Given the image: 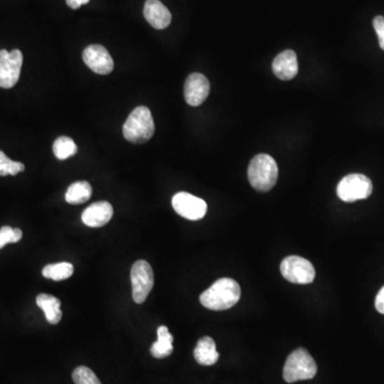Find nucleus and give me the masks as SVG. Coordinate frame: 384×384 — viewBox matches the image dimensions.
<instances>
[{
  "label": "nucleus",
  "instance_id": "20e7f679",
  "mask_svg": "<svg viewBox=\"0 0 384 384\" xmlns=\"http://www.w3.org/2000/svg\"><path fill=\"white\" fill-rule=\"evenodd\" d=\"M317 373V365L309 351L298 348L287 358L283 369V378L287 383L313 379Z\"/></svg>",
  "mask_w": 384,
  "mask_h": 384
},
{
  "label": "nucleus",
  "instance_id": "0eeeda50",
  "mask_svg": "<svg viewBox=\"0 0 384 384\" xmlns=\"http://www.w3.org/2000/svg\"><path fill=\"white\" fill-rule=\"evenodd\" d=\"M280 269L284 279L295 284H310L316 276L312 263L301 256H287L281 263Z\"/></svg>",
  "mask_w": 384,
  "mask_h": 384
},
{
  "label": "nucleus",
  "instance_id": "f257e3e1",
  "mask_svg": "<svg viewBox=\"0 0 384 384\" xmlns=\"http://www.w3.org/2000/svg\"><path fill=\"white\" fill-rule=\"evenodd\" d=\"M241 291L233 279L223 278L216 281L200 296L201 305L213 311H225L239 301Z\"/></svg>",
  "mask_w": 384,
  "mask_h": 384
},
{
  "label": "nucleus",
  "instance_id": "7ed1b4c3",
  "mask_svg": "<svg viewBox=\"0 0 384 384\" xmlns=\"http://www.w3.org/2000/svg\"><path fill=\"white\" fill-rule=\"evenodd\" d=\"M279 169L276 160L267 154H258L250 162L248 178L256 190L267 192L278 180Z\"/></svg>",
  "mask_w": 384,
  "mask_h": 384
},
{
  "label": "nucleus",
  "instance_id": "412c9836",
  "mask_svg": "<svg viewBox=\"0 0 384 384\" xmlns=\"http://www.w3.org/2000/svg\"><path fill=\"white\" fill-rule=\"evenodd\" d=\"M22 171H25V166L22 162L13 161L0 151V176H16Z\"/></svg>",
  "mask_w": 384,
  "mask_h": 384
},
{
  "label": "nucleus",
  "instance_id": "f8f14e48",
  "mask_svg": "<svg viewBox=\"0 0 384 384\" xmlns=\"http://www.w3.org/2000/svg\"><path fill=\"white\" fill-rule=\"evenodd\" d=\"M114 216L112 205L106 201L93 203L82 213L81 220L87 227H102L112 220Z\"/></svg>",
  "mask_w": 384,
  "mask_h": 384
},
{
  "label": "nucleus",
  "instance_id": "9d476101",
  "mask_svg": "<svg viewBox=\"0 0 384 384\" xmlns=\"http://www.w3.org/2000/svg\"><path fill=\"white\" fill-rule=\"evenodd\" d=\"M84 62L100 75H108L114 71V63L110 53L102 45H90L82 53Z\"/></svg>",
  "mask_w": 384,
  "mask_h": 384
},
{
  "label": "nucleus",
  "instance_id": "9b49d317",
  "mask_svg": "<svg viewBox=\"0 0 384 384\" xmlns=\"http://www.w3.org/2000/svg\"><path fill=\"white\" fill-rule=\"evenodd\" d=\"M211 84L204 75L192 73L187 77L185 82L184 95L187 104L190 106H200L208 98Z\"/></svg>",
  "mask_w": 384,
  "mask_h": 384
},
{
  "label": "nucleus",
  "instance_id": "dca6fc26",
  "mask_svg": "<svg viewBox=\"0 0 384 384\" xmlns=\"http://www.w3.org/2000/svg\"><path fill=\"white\" fill-rule=\"evenodd\" d=\"M37 305L45 313L47 322L51 324H58L62 318L61 303L58 298L48 293H40L37 297Z\"/></svg>",
  "mask_w": 384,
  "mask_h": 384
},
{
  "label": "nucleus",
  "instance_id": "4468645a",
  "mask_svg": "<svg viewBox=\"0 0 384 384\" xmlns=\"http://www.w3.org/2000/svg\"><path fill=\"white\" fill-rule=\"evenodd\" d=\"M272 71L279 79L291 80L295 78L299 71L295 51L289 49L279 53L273 60Z\"/></svg>",
  "mask_w": 384,
  "mask_h": 384
},
{
  "label": "nucleus",
  "instance_id": "423d86ee",
  "mask_svg": "<svg viewBox=\"0 0 384 384\" xmlns=\"http://www.w3.org/2000/svg\"><path fill=\"white\" fill-rule=\"evenodd\" d=\"M133 299L135 303H145L154 286V272L147 260H139L133 265L131 271Z\"/></svg>",
  "mask_w": 384,
  "mask_h": 384
},
{
  "label": "nucleus",
  "instance_id": "393cba45",
  "mask_svg": "<svg viewBox=\"0 0 384 384\" xmlns=\"http://www.w3.org/2000/svg\"><path fill=\"white\" fill-rule=\"evenodd\" d=\"M375 305L377 311L384 315V286L382 287L381 291L378 293L377 297H376Z\"/></svg>",
  "mask_w": 384,
  "mask_h": 384
},
{
  "label": "nucleus",
  "instance_id": "4be33fe9",
  "mask_svg": "<svg viewBox=\"0 0 384 384\" xmlns=\"http://www.w3.org/2000/svg\"><path fill=\"white\" fill-rule=\"evenodd\" d=\"M74 383L75 384H102L98 376L86 366H79L73 371Z\"/></svg>",
  "mask_w": 384,
  "mask_h": 384
},
{
  "label": "nucleus",
  "instance_id": "a211bd4d",
  "mask_svg": "<svg viewBox=\"0 0 384 384\" xmlns=\"http://www.w3.org/2000/svg\"><path fill=\"white\" fill-rule=\"evenodd\" d=\"M92 196V186L88 182L81 180L72 184L65 194V201L69 204L79 205L88 202Z\"/></svg>",
  "mask_w": 384,
  "mask_h": 384
},
{
  "label": "nucleus",
  "instance_id": "f3484780",
  "mask_svg": "<svg viewBox=\"0 0 384 384\" xmlns=\"http://www.w3.org/2000/svg\"><path fill=\"white\" fill-rule=\"evenodd\" d=\"M157 340L152 345L151 353L154 358H167L173 352V336L166 326H160L157 329Z\"/></svg>",
  "mask_w": 384,
  "mask_h": 384
},
{
  "label": "nucleus",
  "instance_id": "aec40b11",
  "mask_svg": "<svg viewBox=\"0 0 384 384\" xmlns=\"http://www.w3.org/2000/svg\"><path fill=\"white\" fill-rule=\"evenodd\" d=\"M53 151L59 160H65L77 153V145L73 139L62 135L53 143Z\"/></svg>",
  "mask_w": 384,
  "mask_h": 384
},
{
  "label": "nucleus",
  "instance_id": "2eb2a0df",
  "mask_svg": "<svg viewBox=\"0 0 384 384\" xmlns=\"http://www.w3.org/2000/svg\"><path fill=\"white\" fill-rule=\"evenodd\" d=\"M194 355L197 362L203 366H211L219 360V352L216 348L215 340L209 336H204L199 340Z\"/></svg>",
  "mask_w": 384,
  "mask_h": 384
},
{
  "label": "nucleus",
  "instance_id": "a878e982",
  "mask_svg": "<svg viewBox=\"0 0 384 384\" xmlns=\"http://www.w3.org/2000/svg\"><path fill=\"white\" fill-rule=\"evenodd\" d=\"M90 0H67V5L69 6L71 9H79L82 5H87Z\"/></svg>",
  "mask_w": 384,
  "mask_h": 384
},
{
  "label": "nucleus",
  "instance_id": "6e6552de",
  "mask_svg": "<svg viewBox=\"0 0 384 384\" xmlns=\"http://www.w3.org/2000/svg\"><path fill=\"white\" fill-rule=\"evenodd\" d=\"M22 67V53L18 49L0 51V87L10 89L18 84Z\"/></svg>",
  "mask_w": 384,
  "mask_h": 384
},
{
  "label": "nucleus",
  "instance_id": "39448f33",
  "mask_svg": "<svg viewBox=\"0 0 384 384\" xmlns=\"http://www.w3.org/2000/svg\"><path fill=\"white\" fill-rule=\"evenodd\" d=\"M338 196L347 203L369 198L373 192V183L363 174H349L338 185Z\"/></svg>",
  "mask_w": 384,
  "mask_h": 384
},
{
  "label": "nucleus",
  "instance_id": "6ab92c4d",
  "mask_svg": "<svg viewBox=\"0 0 384 384\" xmlns=\"http://www.w3.org/2000/svg\"><path fill=\"white\" fill-rule=\"evenodd\" d=\"M74 267L69 263H58L49 264L43 268L42 274L44 278L53 281H63L73 276Z\"/></svg>",
  "mask_w": 384,
  "mask_h": 384
},
{
  "label": "nucleus",
  "instance_id": "f03ea898",
  "mask_svg": "<svg viewBox=\"0 0 384 384\" xmlns=\"http://www.w3.org/2000/svg\"><path fill=\"white\" fill-rule=\"evenodd\" d=\"M155 131L153 116L147 107L133 109L123 126L124 138L133 145H143L153 137Z\"/></svg>",
  "mask_w": 384,
  "mask_h": 384
},
{
  "label": "nucleus",
  "instance_id": "5701e85b",
  "mask_svg": "<svg viewBox=\"0 0 384 384\" xmlns=\"http://www.w3.org/2000/svg\"><path fill=\"white\" fill-rule=\"evenodd\" d=\"M22 237V232L20 229H13V227H6L0 229V249L8 244H15L20 241Z\"/></svg>",
  "mask_w": 384,
  "mask_h": 384
},
{
  "label": "nucleus",
  "instance_id": "ddd939ff",
  "mask_svg": "<svg viewBox=\"0 0 384 384\" xmlns=\"http://www.w3.org/2000/svg\"><path fill=\"white\" fill-rule=\"evenodd\" d=\"M143 14L147 22L155 29H166L171 24V12L159 0H147Z\"/></svg>",
  "mask_w": 384,
  "mask_h": 384
},
{
  "label": "nucleus",
  "instance_id": "1a4fd4ad",
  "mask_svg": "<svg viewBox=\"0 0 384 384\" xmlns=\"http://www.w3.org/2000/svg\"><path fill=\"white\" fill-rule=\"evenodd\" d=\"M172 206L178 215L191 221L200 220L207 211L206 202L188 192L176 194L172 199Z\"/></svg>",
  "mask_w": 384,
  "mask_h": 384
},
{
  "label": "nucleus",
  "instance_id": "b1692460",
  "mask_svg": "<svg viewBox=\"0 0 384 384\" xmlns=\"http://www.w3.org/2000/svg\"><path fill=\"white\" fill-rule=\"evenodd\" d=\"M373 28H375L376 34L379 39L380 47L384 51V18L383 16H376L373 18Z\"/></svg>",
  "mask_w": 384,
  "mask_h": 384
}]
</instances>
